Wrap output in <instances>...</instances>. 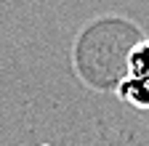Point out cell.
Masks as SVG:
<instances>
[{
    "mask_svg": "<svg viewBox=\"0 0 149 146\" xmlns=\"http://www.w3.org/2000/svg\"><path fill=\"white\" fill-rule=\"evenodd\" d=\"M117 93L123 101L133 104L139 109H149V80L146 77H125L117 88Z\"/></svg>",
    "mask_w": 149,
    "mask_h": 146,
    "instance_id": "6da1fadb",
    "label": "cell"
},
{
    "mask_svg": "<svg viewBox=\"0 0 149 146\" xmlns=\"http://www.w3.org/2000/svg\"><path fill=\"white\" fill-rule=\"evenodd\" d=\"M128 75L149 80V43H139L128 53Z\"/></svg>",
    "mask_w": 149,
    "mask_h": 146,
    "instance_id": "7a4b0ae2",
    "label": "cell"
}]
</instances>
